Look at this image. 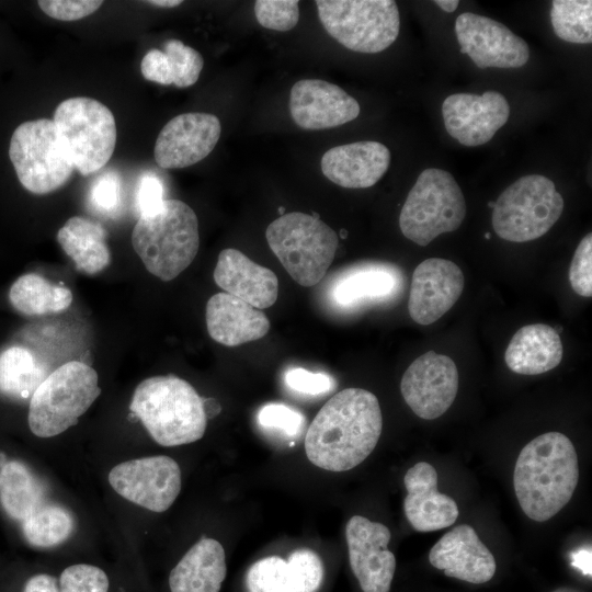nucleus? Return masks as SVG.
Wrapping results in <instances>:
<instances>
[{"mask_svg":"<svg viewBox=\"0 0 592 592\" xmlns=\"http://www.w3.org/2000/svg\"><path fill=\"white\" fill-rule=\"evenodd\" d=\"M383 430L377 397L362 388H345L319 410L305 435L311 464L334 473L350 470L374 451Z\"/></svg>","mask_w":592,"mask_h":592,"instance_id":"nucleus-1","label":"nucleus"},{"mask_svg":"<svg viewBox=\"0 0 592 592\" xmlns=\"http://www.w3.org/2000/svg\"><path fill=\"white\" fill-rule=\"evenodd\" d=\"M579 481L576 448L565 434L547 432L520 452L513 474L515 496L531 520L545 522L572 498Z\"/></svg>","mask_w":592,"mask_h":592,"instance_id":"nucleus-2","label":"nucleus"},{"mask_svg":"<svg viewBox=\"0 0 592 592\" xmlns=\"http://www.w3.org/2000/svg\"><path fill=\"white\" fill-rule=\"evenodd\" d=\"M129 410L162 446L198 441L207 426L203 398L190 383L174 375L152 376L139 383Z\"/></svg>","mask_w":592,"mask_h":592,"instance_id":"nucleus-3","label":"nucleus"},{"mask_svg":"<svg viewBox=\"0 0 592 592\" xmlns=\"http://www.w3.org/2000/svg\"><path fill=\"white\" fill-rule=\"evenodd\" d=\"M132 244L149 273L164 282L171 281L197 254V216L184 202L166 198L155 210L139 215Z\"/></svg>","mask_w":592,"mask_h":592,"instance_id":"nucleus-4","label":"nucleus"},{"mask_svg":"<svg viewBox=\"0 0 592 592\" xmlns=\"http://www.w3.org/2000/svg\"><path fill=\"white\" fill-rule=\"evenodd\" d=\"M98 373L79 361L52 371L30 398L27 422L38 437L58 435L78 423L100 396Z\"/></svg>","mask_w":592,"mask_h":592,"instance_id":"nucleus-5","label":"nucleus"},{"mask_svg":"<svg viewBox=\"0 0 592 592\" xmlns=\"http://www.w3.org/2000/svg\"><path fill=\"white\" fill-rule=\"evenodd\" d=\"M269 247L301 286H315L326 275L339 244L337 232L318 214L292 212L266 228Z\"/></svg>","mask_w":592,"mask_h":592,"instance_id":"nucleus-6","label":"nucleus"},{"mask_svg":"<svg viewBox=\"0 0 592 592\" xmlns=\"http://www.w3.org/2000/svg\"><path fill=\"white\" fill-rule=\"evenodd\" d=\"M53 122L75 170L89 175L109 162L117 132L114 115L103 103L84 96L64 100Z\"/></svg>","mask_w":592,"mask_h":592,"instance_id":"nucleus-7","label":"nucleus"},{"mask_svg":"<svg viewBox=\"0 0 592 592\" xmlns=\"http://www.w3.org/2000/svg\"><path fill=\"white\" fill-rule=\"evenodd\" d=\"M466 202L454 177L441 169L423 170L409 191L399 216L402 235L424 247L437 236L459 228Z\"/></svg>","mask_w":592,"mask_h":592,"instance_id":"nucleus-8","label":"nucleus"},{"mask_svg":"<svg viewBox=\"0 0 592 592\" xmlns=\"http://www.w3.org/2000/svg\"><path fill=\"white\" fill-rule=\"evenodd\" d=\"M563 210L554 182L539 174L520 178L494 202L491 223L496 234L511 242L535 240L550 230Z\"/></svg>","mask_w":592,"mask_h":592,"instance_id":"nucleus-9","label":"nucleus"},{"mask_svg":"<svg viewBox=\"0 0 592 592\" xmlns=\"http://www.w3.org/2000/svg\"><path fill=\"white\" fill-rule=\"evenodd\" d=\"M325 30L345 48L376 54L398 37L400 14L392 0H317Z\"/></svg>","mask_w":592,"mask_h":592,"instance_id":"nucleus-10","label":"nucleus"},{"mask_svg":"<svg viewBox=\"0 0 592 592\" xmlns=\"http://www.w3.org/2000/svg\"><path fill=\"white\" fill-rule=\"evenodd\" d=\"M9 158L21 185L37 195L61 187L75 170L48 118L21 123L11 135Z\"/></svg>","mask_w":592,"mask_h":592,"instance_id":"nucleus-11","label":"nucleus"},{"mask_svg":"<svg viewBox=\"0 0 592 592\" xmlns=\"http://www.w3.org/2000/svg\"><path fill=\"white\" fill-rule=\"evenodd\" d=\"M109 482L124 499L160 513L173 504L181 491V469L164 455L136 458L114 466Z\"/></svg>","mask_w":592,"mask_h":592,"instance_id":"nucleus-12","label":"nucleus"},{"mask_svg":"<svg viewBox=\"0 0 592 592\" xmlns=\"http://www.w3.org/2000/svg\"><path fill=\"white\" fill-rule=\"evenodd\" d=\"M400 390L407 405L419 418L434 420L444 414L456 398V364L446 355L428 351L406 369Z\"/></svg>","mask_w":592,"mask_h":592,"instance_id":"nucleus-13","label":"nucleus"},{"mask_svg":"<svg viewBox=\"0 0 592 592\" xmlns=\"http://www.w3.org/2000/svg\"><path fill=\"white\" fill-rule=\"evenodd\" d=\"M455 34L460 53L468 55L478 68H520L528 61L526 42L490 18L462 13L455 21Z\"/></svg>","mask_w":592,"mask_h":592,"instance_id":"nucleus-14","label":"nucleus"},{"mask_svg":"<svg viewBox=\"0 0 592 592\" xmlns=\"http://www.w3.org/2000/svg\"><path fill=\"white\" fill-rule=\"evenodd\" d=\"M389 528L362 515L345 527L351 569L363 592H389L396 570L395 555L387 548Z\"/></svg>","mask_w":592,"mask_h":592,"instance_id":"nucleus-15","label":"nucleus"},{"mask_svg":"<svg viewBox=\"0 0 592 592\" xmlns=\"http://www.w3.org/2000/svg\"><path fill=\"white\" fill-rule=\"evenodd\" d=\"M219 118L204 112L183 113L171 118L160 130L153 156L162 169H181L206 158L217 145Z\"/></svg>","mask_w":592,"mask_h":592,"instance_id":"nucleus-16","label":"nucleus"},{"mask_svg":"<svg viewBox=\"0 0 592 592\" xmlns=\"http://www.w3.org/2000/svg\"><path fill=\"white\" fill-rule=\"evenodd\" d=\"M405 274L387 262H364L341 271L329 286L332 306L355 311L394 301L405 291Z\"/></svg>","mask_w":592,"mask_h":592,"instance_id":"nucleus-17","label":"nucleus"},{"mask_svg":"<svg viewBox=\"0 0 592 592\" xmlns=\"http://www.w3.org/2000/svg\"><path fill=\"white\" fill-rule=\"evenodd\" d=\"M442 115L446 132L459 144L474 147L488 143L508 122L510 105L497 91L455 93L444 100Z\"/></svg>","mask_w":592,"mask_h":592,"instance_id":"nucleus-18","label":"nucleus"},{"mask_svg":"<svg viewBox=\"0 0 592 592\" xmlns=\"http://www.w3.org/2000/svg\"><path fill=\"white\" fill-rule=\"evenodd\" d=\"M465 277L454 262L430 258L413 271L408 310L412 320L426 326L437 321L458 300Z\"/></svg>","mask_w":592,"mask_h":592,"instance_id":"nucleus-19","label":"nucleus"},{"mask_svg":"<svg viewBox=\"0 0 592 592\" xmlns=\"http://www.w3.org/2000/svg\"><path fill=\"white\" fill-rule=\"evenodd\" d=\"M289 112L299 127L319 130L355 119L360 104L337 84L320 79H303L292 87Z\"/></svg>","mask_w":592,"mask_h":592,"instance_id":"nucleus-20","label":"nucleus"},{"mask_svg":"<svg viewBox=\"0 0 592 592\" xmlns=\"http://www.w3.org/2000/svg\"><path fill=\"white\" fill-rule=\"evenodd\" d=\"M323 576L319 555L300 548L288 559L269 556L255 561L246 574V587L248 592H317Z\"/></svg>","mask_w":592,"mask_h":592,"instance_id":"nucleus-21","label":"nucleus"},{"mask_svg":"<svg viewBox=\"0 0 592 592\" xmlns=\"http://www.w3.org/2000/svg\"><path fill=\"white\" fill-rule=\"evenodd\" d=\"M429 560L447 577L475 584L491 580L497 569L493 555L467 524L444 534L431 548Z\"/></svg>","mask_w":592,"mask_h":592,"instance_id":"nucleus-22","label":"nucleus"},{"mask_svg":"<svg viewBox=\"0 0 592 592\" xmlns=\"http://www.w3.org/2000/svg\"><path fill=\"white\" fill-rule=\"evenodd\" d=\"M437 473L425 462L408 469L403 483L407 496L403 511L410 525L418 532H433L453 525L458 506L453 498L437 489Z\"/></svg>","mask_w":592,"mask_h":592,"instance_id":"nucleus-23","label":"nucleus"},{"mask_svg":"<svg viewBox=\"0 0 592 592\" xmlns=\"http://www.w3.org/2000/svg\"><path fill=\"white\" fill-rule=\"evenodd\" d=\"M389 149L378 141H357L332 147L321 158V171L331 182L345 189L375 185L390 163Z\"/></svg>","mask_w":592,"mask_h":592,"instance_id":"nucleus-24","label":"nucleus"},{"mask_svg":"<svg viewBox=\"0 0 592 592\" xmlns=\"http://www.w3.org/2000/svg\"><path fill=\"white\" fill-rule=\"evenodd\" d=\"M214 281L225 293L234 295L257 309L275 304L278 281L275 273L249 259L241 251H220L214 270Z\"/></svg>","mask_w":592,"mask_h":592,"instance_id":"nucleus-25","label":"nucleus"},{"mask_svg":"<svg viewBox=\"0 0 592 592\" xmlns=\"http://www.w3.org/2000/svg\"><path fill=\"white\" fill-rule=\"evenodd\" d=\"M206 326L213 340L237 346L263 338L270 330V320L260 309L224 292L208 299Z\"/></svg>","mask_w":592,"mask_h":592,"instance_id":"nucleus-26","label":"nucleus"},{"mask_svg":"<svg viewBox=\"0 0 592 592\" xmlns=\"http://www.w3.org/2000/svg\"><path fill=\"white\" fill-rule=\"evenodd\" d=\"M562 343L555 328L534 323L520 328L505 350L506 366L521 375H538L554 369L562 360Z\"/></svg>","mask_w":592,"mask_h":592,"instance_id":"nucleus-27","label":"nucleus"},{"mask_svg":"<svg viewBox=\"0 0 592 592\" xmlns=\"http://www.w3.org/2000/svg\"><path fill=\"white\" fill-rule=\"evenodd\" d=\"M226 573L224 547L218 540L204 537L171 570L170 591L219 592Z\"/></svg>","mask_w":592,"mask_h":592,"instance_id":"nucleus-28","label":"nucleus"},{"mask_svg":"<svg viewBox=\"0 0 592 592\" xmlns=\"http://www.w3.org/2000/svg\"><path fill=\"white\" fill-rule=\"evenodd\" d=\"M106 230L80 216L70 217L57 232V241L78 271L93 275L111 263Z\"/></svg>","mask_w":592,"mask_h":592,"instance_id":"nucleus-29","label":"nucleus"},{"mask_svg":"<svg viewBox=\"0 0 592 592\" xmlns=\"http://www.w3.org/2000/svg\"><path fill=\"white\" fill-rule=\"evenodd\" d=\"M45 502L39 479L22 462L10 460L0 468V503L5 514L22 523Z\"/></svg>","mask_w":592,"mask_h":592,"instance_id":"nucleus-30","label":"nucleus"},{"mask_svg":"<svg viewBox=\"0 0 592 592\" xmlns=\"http://www.w3.org/2000/svg\"><path fill=\"white\" fill-rule=\"evenodd\" d=\"M9 300L22 315L43 316L66 310L72 303V293L41 274L26 273L11 285Z\"/></svg>","mask_w":592,"mask_h":592,"instance_id":"nucleus-31","label":"nucleus"},{"mask_svg":"<svg viewBox=\"0 0 592 592\" xmlns=\"http://www.w3.org/2000/svg\"><path fill=\"white\" fill-rule=\"evenodd\" d=\"M48 374L47 367L27 348L13 345L0 353V394L8 398H31Z\"/></svg>","mask_w":592,"mask_h":592,"instance_id":"nucleus-32","label":"nucleus"},{"mask_svg":"<svg viewBox=\"0 0 592 592\" xmlns=\"http://www.w3.org/2000/svg\"><path fill=\"white\" fill-rule=\"evenodd\" d=\"M21 528L30 545L48 548L62 544L71 536L75 520L66 508L45 501L21 523Z\"/></svg>","mask_w":592,"mask_h":592,"instance_id":"nucleus-33","label":"nucleus"},{"mask_svg":"<svg viewBox=\"0 0 592 592\" xmlns=\"http://www.w3.org/2000/svg\"><path fill=\"white\" fill-rule=\"evenodd\" d=\"M550 21L560 39L577 44L592 42V1L554 0Z\"/></svg>","mask_w":592,"mask_h":592,"instance_id":"nucleus-34","label":"nucleus"},{"mask_svg":"<svg viewBox=\"0 0 592 592\" xmlns=\"http://www.w3.org/2000/svg\"><path fill=\"white\" fill-rule=\"evenodd\" d=\"M163 48L172 75V84L178 88L193 86L198 80L204 66L202 55L179 39L164 42Z\"/></svg>","mask_w":592,"mask_h":592,"instance_id":"nucleus-35","label":"nucleus"},{"mask_svg":"<svg viewBox=\"0 0 592 592\" xmlns=\"http://www.w3.org/2000/svg\"><path fill=\"white\" fill-rule=\"evenodd\" d=\"M258 423L264 430L277 432L288 439H295L304 431L306 418L300 411L287 405L270 402L259 410Z\"/></svg>","mask_w":592,"mask_h":592,"instance_id":"nucleus-36","label":"nucleus"},{"mask_svg":"<svg viewBox=\"0 0 592 592\" xmlns=\"http://www.w3.org/2000/svg\"><path fill=\"white\" fill-rule=\"evenodd\" d=\"M297 0H257L253 5L259 24L265 29L286 32L299 20Z\"/></svg>","mask_w":592,"mask_h":592,"instance_id":"nucleus-37","label":"nucleus"},{"mask_svg":"<svg viewBox=\"0 0 592 592\" xmlns=\"http://www.w3.org/2000/svg\"><path fill=\"white\" fill-rule=\"evenodd\" d=\"M109 578L99 567L78 563L64 569L59 592H107Z\"/></svg>","mask_w":592,"mask_h":592,"instance_id":"nucleus-38","label":"nucleus"},{"mask_svg":"<svg viewBox=\"0 0 592 592\" xmlns=\"http://www.w3.org/2000/svg\"><path fill=\"white\" fill-rule=\"evenodd\" d=\"M572 289L582 297L592 296V235H585L579 242L569 269Z\"/></svg>","mask_w":592,"mask_h":592,"instance_id":"nucleus-39","label":"nucleus"},{"mask_svg":"<svg viewBox=\"0 0 592 592\" xmlns=\"http://www.w3.org/2000/svg\"><path fill=\"white\" fill-rule=\"evenodd\" d=\"M121 180L116 172L109 171L99 175L90 187V203L103 215L116 214L122 200Z\"/></svg>","mask_w":592,"mask_h":592,"instance_id":"nucleus-40","label":"nucleus"},{"mask_svg":"<svg viewBox=\"0 0 592 592\" xmlns=\"http://www.w3.org/2000/svg\"><path fill=\"white\" fill-rule=\"evenodd\" d=\"M285 383L292 390L307 396L325 395L335 386L330 375L303 367L289 368L285 373Z\"/></svg>","mask_w":592,"mask_h":592,"instance_id":"nucleus-41","label":"nucleus"},{"mask_svg":"<svg viewBox=\"0 0 592 592\" xmlns=\"http://www.w3.org/2000/svg\"><path fill=\"white\" fill-rule=\"evenodd\" d=\"M39 9L48 16L59 21H77L95 12L102 4L100 0H41Z\"/></svg>","mask_w":592,"mask_h":592,"instance_id":"nucleus-42","label":"nucleus"},{"mask_svg":"<svg viewBox=\"0 0 592 592\" xmlns=\"http://www.w3.org/2000/svg\"><path fill=\"white\" fill-rule=\"evenodd\" d=\"M164 200L163 182L152 173H144L135 192V205L139 215L155 210Z\"/></svg>","mask_w":592,"mask_h":592,"instance_id":"nucleus-43","label":"nucleus"},{"mask_svg":"<svg viewBox=\"0 0 592 592\" xmlns=\"http://www.w3.org/2000/svg\"><path fill=\"white\" fill-rule=\"evenodd\" d=\"M140 70L143 77L162 86L173 83L172 75L166 54L158 49H150L141 59Z\"/></svg>","mask_w":592,"mask_h":592,"instance_id":"nucleus-44","label":"nucleus"},{"mask_svg":"<svg viewBox=\"0 0 592 592\" xmlns=\"http://www.w3.org/2000/svg\"><path fill=\"white\" fill-rule=\"evenodd\" d=\"M23 592H59V589L53 576L41 573L26 581Z\"/></svg>","mask_w":592,"mask_h":592,"instance_id":"nucleus-45","label":"nucleus"},{"mask_svg":"<svg viewBox=\"0 0 592 592\" xmlns=\"http://www.w3.org/2000/svg\"><path fill=\"white\" fill-rule=\"evenodd\" d=\"M571 558H572L571 565L573 567L581 570V572L583 574L591 577V574H592V571H591V548L581 549V550H578L576 553H572Z\"/></svg>","mask_w":592,"mask_h":592,"instance_id":"nucleus-46","label":"nucleus"},{"mask_svg":"<svg viewBox=\"0 0 592 592\" xmlns=\"http://www.w3.org/2000/svg\"><path fill=\"white\" fill-rule=\"evenodd\" d=\"M203 403H204V410H205V414L207 419L213 418L220 412V405L218 403L217 400L203 398Z\"/></svg>","mask_w":592,"mask_h":592,"instance_id":"nucleus-47","label":"nucleus"},{"mask_svg":"<svg viewBox=\"0 0 592 592\" xmlns=\"http://www.w3.org/2000/svg\"><path fill=\"white\" fill-rule=\"evenodd\" d=\"M434 3L447 13L454 12L458 7L457 0H436Z\"/></svg>","mask_w":592,"mask_h":592,"instance_id":"nucleus-48","label":"nucleus"},{"mask_svg":"<svg viewBox=\"0 0 592 592\" xmlns=\"http://www.w3.org/2000/svg\"><path fill=\"white\" fill-rule=\"evenodd\" d=\"M146 2L160 8H173L182 3L181 0H151Z\"/></svg>","mask_w":592,"mask_h":592,"instance_id":"nucleus-49","label":"nucleus"},{"mask_svg":"<svg viewBox=\"0 0 592 592\" xmlns=\"http://www.w3.org/2000/svg\"><path fill=\"white\" fill-rule=\"evenodd\" d=\"M341 237H342V238H346V230H344V229L341 230Z\"/></svg>","mask_w":592,"mask_h":592,"instance_id":"nucleus-50","label":"nucleus"},{"mask_svg":"<svg viewBox=\"0 0 592 592\" xmlns=\"http://www.w3.org/2000/svg\"><path fill=\"white\" fill-rule=\"evenodd\" d=\"M278 212H280V215H284V207L281 206V207L278 208Z\"/></svg>","mask_w":592,"mask_h":592,"instance_id":"nucleus-51","label":"nucleus"},{"mask_svg":"<svg viewBox=\"0 0 592 592\" xmlns=\"http://www.w3.org/2000/svg\"><path fill=\"white\" fill-rule=\"evenodd\" d=\"M488 206H489L490 208H493L494 202H489V203H488Z\"/></svg>","mask_w":592,"mask_h":592,"instance_id":"nucleus-52","label":"nucleus"},{"mask_svg":"<svg viewBox=\"0 0 592 592\" xmlns=\"http://www.w3.org/2000/svg\"><path fill=\"white\" fill-rule=\"evenodd\" d=\"M485 237H486L487 239H489V238H490L489 232H486Z\"/></svg>","mask_w":592,"mask_h":592,"instance_id":"nucleus-53","label":"nucleus"}]
</instances>
